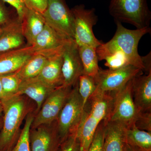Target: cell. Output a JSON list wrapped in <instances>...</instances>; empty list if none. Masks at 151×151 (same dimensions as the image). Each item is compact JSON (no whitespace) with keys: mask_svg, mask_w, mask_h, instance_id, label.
Returning <instances> with one entry per match:
<instances>
[{"mask_svg":"<svg viewBox=\"0 0 151 151\" xmlns=\"http://www.w3.org/2000/svg\"><path fill=\"white\" fill-rule=\"evenodd\" d=\"M42 15L46 24L65 38L74 40L73 14L64 0H49Z\"/></svg>","mask_w":151,"mask_h":151,"instance_id":"6","label":"cell"},{"mask_svg":"<svg viewBox=\"0 0 151 151\" xmlns=\"http://www.w3.org/2000/svg\"><path fill=\"white\" fill-rule=\"evenodd\" d=\"M58 151H82L77 131L69 135L60 144Z\"/></svg>","mask_w":151,"mask_h":151,"instance_id":"28","label":"cell"},{"mask_svg":"<svg viewBox=\"0 0 151 151\" xmlns=\"http://www.w3.org/2000/svg\"><path fill=\"white\" fill-rule=\"evenodd\" d=\"M2 32L0 35V52L20 48L26 45L22 33L21 22L17 16L1 27Z\"/></svg>","mask_w":151,"mask_h":151,"instance_id":"16","label":"cell"},{"mask_svg":"<svg viewBox=\"0 0 151 151\" xmlns=\"http://www.w3.org/2000/svg\"><path fill=\"white\" fill-rule=\"evenodd\" d=\"M15 17L6 6L5 3L0 0V28L5 25Z\"/></svg>","mask_w":151,"mask_h":151,"instance_id":"32","label":"cell"},{"mask_svg":"<svg viewBox=\"0 0 151 151\" xmlns=\"http://www.w3.org/2000/svg\"><path fill=\"white\" fill-rule=\"evenodd\" d=\"M109 10L115 21L130 24L137 29L149 27L151 15L147 0H111Z\"/></svg>","mask_w":151,"mask_h":151,"instance_id":"3","label":"cell"},{"mask_svg":"<svg viewBox=\"0 0 151 151\" xmlns=\"http://www.w3.org/2000/svg\"><path fill=\"white\" fill-rule=\"evenodd\" d=\"M4 2L10 5L15 10L18 18L22 22L27 9L24 0H2Z\"/></svg>","mask_w":151,"mask_h":151,"instance_id":"30","label":"cell"},{"mask_svg":"<svg viewBox=\"0 0 151 151\" xmlns=\"http://www.w3.org/2000/svg\"><path fill=\"white\" fill-rule=\"evenodd\" d=\"M105 124L103 151H123L127 127L116 122Z\"/></svg>","mask_w":151,"mask_h":151,"instance_id":"19","label":"cell"},{"mask_svg":"<svg viewBox=\"0 0 151 151\" xmlns=\"http://www.w3.org/2000/svg\"><path fill=\"white\" fill-rule=\"evenodd\" d=\"M105 129V122L103 121L97 127L87 151H103Z\"/></svg>","mask_w":151,"mask_h":151,"instance_id":"27","label":"cell"},{"mask_svg":"<svg viewBox=\"0 0 151 151\" xmlns=\"http://www.w3.org/2000/svg\"><path fill=\"white\" fill-rule=\"evenodd\" d=\"M55 88L35 77L22 81L17 94L25 95L35 102V115L46 98Z\"/></svg>","mask_w":151,"mask_h":151,"instance_id":"14","label":"cell"},{"mask_svg":"<svg viewBox=\"0 0 151 151\" xmlns=\"http://www.w3.org/2000/svg\"><path fill=\"white\" fill-rule=\"evenodd\" d=\"M78 91L84 108L90 97L95 92L96 84L94 77L82 74L77 81Z\"/></svg>","mask_w":151,"mask_h":151,"instance_id":"23","label":"cell"},{"mask_svg":"<svg viewBox=\"0 0 151 151\" xmlns=\"http://www.w3.org/2000/svg\"><path fill=\"white\" fill-rule=\"evenodd\" d=\"M105 65L108 69L114 70L130 65L129 62L125 55L120 51H117L105 57Z\"/></svg>","mask_w":151,"mask_h":151,"instance_id":"26","label":"cell"},{"mask_svg":"<svg viewBox=\"0 0 151 151\" xmlns=\"http://www.w3.org/2000/svg\"><path fill=\"white\" fill-rule=\"evenodd\" d=\"M3 124V117L2 115L0 116V130L1 129L2 126Z\"/></svg>","mask_w":151,"mask_h":151,"instance_id":"36","label":"cell"},{"mask_svg":"<svg viewBox=\"0 0 151 151\" xmlns=\"http://www.w3.org/2000/svg\"><path fill=\"white\" fill-rule=\"evenodd\" d=\"M47 58L42 55L34 54L17 71L22 81L37 77L46 64Z\"/></svg>","mask_w":151,"mask_h":151,"instance_id":"21","label":"cell"},{"mask_svg":"<svg viewBox=\"0 0 151 151\" xmlns=\"http://www.w3.org/2000/svg\"><path fill=\"white\" fill-rule=\"evenodd\" d=\"M72 87L62 85L54 89L44 101L39 111L35 115L31 129L56 121Z\"/></svg>","mask_w":151,"mask_h":151,"instance_id":"9","label":"cell"},{"mask_svg":"<svg viewBox=\"0 0 151 151\" xmlns=\"http://www.w3.org/2000/svg\"><path fill=\"white\" fill-rule=\"evenodd\" d=\"M4 94L2 85L1 82V79H0V102H1L2 100L4 98Z\"/></svg>","mask_w":151,"mask_h":151,"instance_id":"35","label":"cell"},{"mask_svg":"<svg viewBox=\"0 0 151 151\" xmlns=\"http://www.w3.org/2000/svg\"><path fill=\"white\" fill-rule=\"evenodd\" d=\"M78 46L83 68V74L95 77L100 68L98 65L99 60L96 48L87 45Z\"/></svg>","mask_w":151,"mask_h":151,"instance_id":"22","label":"cell"},{"mask_svg":"<svg viewBox=\"0 0 151 151\" xmlns=\"http://www.w3.org/2000/svg\"><path fill=\"white\" fill-rule=\"evenodd\" d=\"M74 19V40L78 46L87 45L97 48L102 44L95 37L93 27L97 17L94 9H86L79 5L71 9Z\"/></svg>","mask_w":151,"mask_h":151,"instance_id":"7","label":"cell"},{"mask_svg":"<svg viewBox=\"0 0 151 151\" xmlns=\"http://www.w3.org/2000/svg\"><path fill=\"white\" fill-rule=\"evenodd\" d=\"M0 79L2 85L4 98L17 94L22 81L19 77L17 71L0 76Z\"/></svg>","mask_w":151,"mask_h":151,"instance_id":"24","label":"cell"},{"mask_svg":"<svg viewBox=\"0 0 151 151\" xmlns=\"http://www.w3.org/2000/svg\"><path fill=\"white\" fill-rule=\"evenodd\" d=\"M133 99L136 108L142 113L151 112V71L132 79Z\"/></svg>","mask_w":151,"mask_h":151,"instance_id":"13","label":"cell"},{"mask_svg":"<svg viewBox=\"0 0 151 151\" xmlns=\"http://www.w3.org/2000/svg\"><path fill=\"white\" fill-rule=\"evenodd\" d=\"M135 125L139 129L151 132V112H139Z\"/></svg>","mask_w":151,"mask_h":151,"instance_id":"29","label":"cell"},{"mask_svg":"<svg viewBox=\"0 0 151 151\" xmlns=\"http://www.w3.org/2000/svg\"><path fill=\"white\" fill-rule=\"evenodd\" d=\"M62 56V86L73 87L83 74L78 46L74 40H70L65 45Z\"/></svg>","mask_w":151,"mask_h":151,"instance_id":"11","label":"cell"},{"mask_svg":"<svg viewBox=\"0 0 151 151\" xmlns=\"http://www.w3.org/2000/svg\"><path fill=\"white\" fill-rule=\"evenodd\" d=\"M1 103L4 115L0 130V151H9L18 140L23 122L29 113H35L36 105L22 94L4 98Z\"/></svg>","mask_w":151,"mask_h":151,"instance_id":"1","label":"cell"},{"mask_svg":"<svg viewBox=\"0 0 151 151\" xmlns=\"http://www.w3.org/2000/svg\"><path fill=\"white\" fill-rule=\"evenodd\" d=\"M70 40L62 36L45 24L43 29L32 45L35 54L42 55L48 58L63 51Z\"/></svg>","mask_w":151,"mask_h":151,"instance_id":"12","label":"cell"},{"mask_svg":"<svg viewBox=\"0 0 151 151\" xmlns=\"http://www.w3.org/2000/svg\"><path fill=\"white\" fill-rule=\"evenodd\" d=\"M127 143L142 151H151V132L138 129L135 125L125 130Z\"/></svg>","mask_w":151,"mask_h":151,"instance_id":"20","label":"cell"},{"mask_svg":"<svg viewBox=\"0 0 151 151\" xmlns=\"http://www.w3.org/2000/svg\"><path fill=\"white\" fill-rule=\"evenodd\" d=\"M142 71L139 68L131 65L114 70L100 68L97 75L94 77L96 84L94 92L119 90L135 76L142 74Z\"/></svg>","mask_w":151,"mask_h":151,"instance_id":"8","label":"cell"},{"mask_svg":"<svg viewBox=\"0 0 151 151\" xmlns=\"http://www.w3.org/2000/svg\"><path fill=\"white\" fill-rule=\"evenodd\" d=\"M116 22L117 28L113 37L108 42L102 43L96 48L98 60H103L107 55L116 52H122L130 65L145 71L142 57L138 53V46L141 38L150 32V28L129 29L124 27L120 22L116 21Z\"/></svg>","mask_w":151,"mask_h":151,"instance_id":"2","label":"cell"},{"mask_svg":"<svg viewBox=\"0 0 151 151\" xmlns=\"http://www.w3.org/2000/svg\"><path fill=\"white\" fill-rule=\"evenodd\" d=\"M62 52L48 58L43 69L37 76L54 88L63 85Z\"/></svg>","mask_w":151,"mask_h":151,"instance_id":"18","label":"cell"},{"mask_svg":"<svg viewBox=\"0 0 151 151\" xmlns=\"http://www.w3.org/2000/svg\"><path fill=\"white\" fill-rule=\"evenodd\" d=\"M28 9L36 11L42 14L46 9L49 0H24Z\"/></svg>","mask_w":151,"mask_h":151,"instance_id":"31","label":"cell"},{"mask_svg":"<svg viewBox=\"0 0 151 151\" xmlns=\"http://www.w3.org/2000/svg\"><path fill=\"white\" fill-rule=\"evenodd\" d=\"M29 141L30 151H58L61 142L57 121L31 129Z\"/></svg>","mask_w":151,"mask_h":151,"instance_id":"10","label":"cell"},{"mask_svg":"<svg viewBox=\"0 0 151 151\" xmlns=\"http://www.w3.org/2000/svg\"><path fill=\"white\" fill-rule=\"evenodd\" d=\"M2 29L1 28H0V35H1V34L2 33Z\"/></svg>","mask_w":151,"mask_h":151,"instance_id":"38","label":"cell"},{"mask_svg":"<svg viewBox=\"0 0 151 151\" xmlns=\"http://www.w3.org/2000/svg\"><path fill=\"white\" fill-rule=\"evenodd\" d=\"M34 116V113H29L28 115L17 142L13 147L9 151H30L29 134Z\"/></svg>","mask_w":151,"mask_h":151,"instance_id":"25","label":"cell"},{"mask_svg":"<svg viewBox=\"0 0 151 151\" xmlns=\"http://www.w3.org/2000/svg\"><path fill=\"white\" fill-rule=\"evenodd\" d=\"M123 151H142L140 150V149L136 147L129 145L125 141V144H124V149Z\"/></svg>","mask_w":151,"mask_h":151,"instance_id":"34","label":"cell"},{"mask_svg":"<svg viewBox=\"0 0 151 151\" xmlns=\"http://www.w3.org/2000/svg\"><path fill=\"white\" fill-rule=\"evenodd\" d=\"M34 54L32 46L27 44L20 48L0 52V76L17 72Z\"/></svg>","mask_w":151,"mask_h":151,"instance_id":"15","label":"cell"},{"mask_svg":"<svg viewBox=\"0 0 151 151\" xmlns=\"http://www.w3.org/2000/svg\"><path fill=\"white\" fill-rule=\"evenodd\" d=\"M3 114V109L2 107L1 104V102H0V116H1Z\"/></svg>","mask_w":151,"mask_h":151,"instance_id":"37","label":"cell"},{"mask_svg":"<svg viewBox=\"0 0 151 151\" xmlns=\"http://www.w3.org/2000/svg\"><path fill=\"white\" fill-rule=\"evenodd\" d=\"M22 33L27 44L32 46L45 24L42 14L27 8L22 22Z\"/></svg>","mask_w":151,"mask_h":151,"instance_id":"17","label":"cell"},{"mask_svg":"<svg viewBox=\"0 0 151 151\" xmlns=\"http://www.w3.org/2000/svg\"><path fill=\"white\" fill-rule=\"evenodd\" d=\"M139 112L133 99L132 79L116 91L111 111L104 122H118L130 128L135 125Z\"/></svg>","mask_w":151,"mask_h":151,"instance_id":"5","label":"cell"},{"mask_svg":"<svg viewBox=\"0 0 151 151\" xmlns=\"http://www.w3.org/2000/svg\"></svg>","mask_w":151,"mask_h":151,"instance_id":"39","label":"cell"},{"mask_svg":"<svg viewBox=\"0 0 151 151\" xmlns=\"http://www.w3.org/2000/svg\"><path fill=\"white\" fill-rule=\"evenodd\" d=\"M84 111V107L78 92L77 82L72 87L57 120L61 143L69 135L77 132Z\"/></svg>","mask_w":151,"mask_h":151,"instance_id":"4","label":"cell"},{"mask_svg":"<svg viewBox=\"0 0 151 151\" xmlns=\"http://www.w3.org/2000/svg\"><path fill=\"white\" fill-rule=\"evenodd\" d=\"M142 59L145 66V71H146L147 73H149L150 71H151V52L147 56L142 57Z\"/></svg>","mask_w":151,"mask_h":151,"instance_id":"33","label":"cell"}]
</instances>
